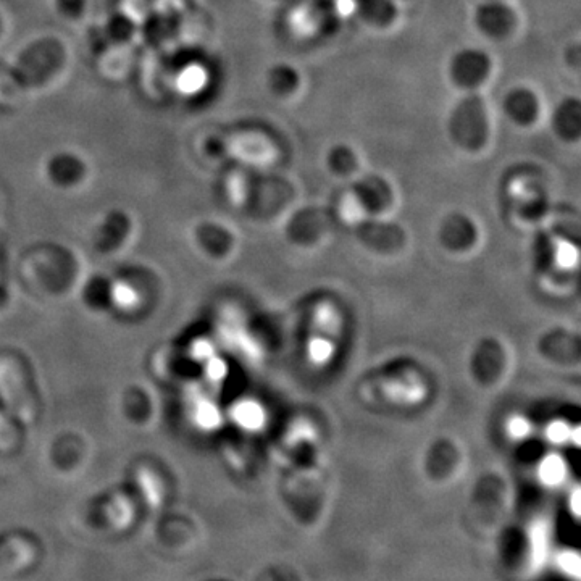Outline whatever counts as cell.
Here are the masks:
<instances>
[{"instance_id": "cell-6", "label": "cell", "mask_w": 581, "mask_h": 581, "mask_svg": "<svg viewBox=\"0 0 581 581\" xmlns=\"http://www.w3.org/2000/svg\"><path fill=\"white\" fill-rule=\"evenodd\" d=\"M573 559H577V556H575V554H572V556H569V554H565L564 559H562V561H564V569L570 570V572H578V565H580V562H573Z\"/></svg>"}, {"instance_id": "cell-3", "label": "cell", "mask_w": 581, "mask_h": 581, "mask_svg": "<svg viewBox=\"0 0 581 581\" xmlns=\"http://www.w3.org/2000/svg\"><path fill=\"white\" fill-rule=\"evenodd\" d=\"M570 433H572V430H570L569 425L564 422L551 423L548 430H546V435H548V439L552 444L567 443L570 439Z\"/></svg>"}, {"instance_id": "cell-1", "label": "cell", "mask_w": 581, "mask_h": 581, "mask_svg": "<svg viewBox=\"0 0 581 581\" xmlns=\"http://www.w3.org/2000/svg\"><path fill=\"white\" fill-rule=\"evenodd\" d=\"M565 473H567L565 462L559 456H549L541 462L540 477L546 485H561Z\"/></svg>"}, {"instance_id": "cell-5", "label": "cell", "mask_w": 581, "mask_h": 581, "mask_svg": "<svg viewBox=\"0 0 581 581\" xmlns=\"http://www.w3.org/2000/svg\"><path fill=\"white\" fill-rule=\"evenodd\" d=\"M507 430L512 438L523 439L530 435L531 425L523 417H514L507 425Z\"/></svg>"}, {"instance_id": "cell-4", "label": "cell", "mask_w": 581, "mask_h": 581, "mask_svg": "<svg viewBox=\"0 0 581 581\" xmlns=\"http://www.w3.org/2000/svg\"><path fill=\"white\" fill-rule=\"evenodd\" d=\"M557 262L562 267H573L578 262V251L572 244H561L557 249Z\"/></svg>"}, {"instance_id": "cell-2", "label": "cell", "mask_w": 581, "mask_h": 581, "mask_svg": "<svg viewBox=\"0 0 581 581\" xmlns=\"http://www.w3.org/2000/svg\"><path fill=\"white\" fill-rule=\"evenodd\" d=\"M331 354H333V347L325 339H315L314 343L310 344L309 356L315 364H327Z\"/></svg>"}]
</instances>
